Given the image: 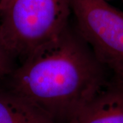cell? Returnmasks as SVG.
<instances>
[{"mask_svg":"<svg viewBox=\"0 0 123 123\" xmlns=\"http://www.w3.org/2000/svg\"><path fill=\"white\" fill-rule=\"evenodd\" d=\"M68 123H123V81H107Z\"/></svg>","mask_w":123,"mask_h":123,"instance_id":"cell-4","label":"cell"},{"mask_svg":"<svg viewBox=\"0 0 123 123\" xmlns=\"http://www.w3.org/2000/svg\"><path fill=\"white\" fill-rule=\"evenodd\" d=\"M0 123H58L14 92H0Z\"/></svg>","mask_w":123,"mask_h":123,"instance_id":"cell-5","label":"cell"},{"mask_svg":"<svg viewBox=\"0 0 123 123\" xmlns=\"http://www.w3.org/2000/svg\"><path fill=\"white\" fill-rule=\"evenodd\" d=\"M77 31L114 78L123 81V12L105 0H69Z\"/></svg>","mask_w":123,"mask_h":123,"instance_id":"cell-3","label":"cell"},{"mask_svg":"<svg viewBox=\"0 0 123 123\" xmlns=\"http://www.w3.org/2000/svg\"><path fill=\"white\" fill-rule=\"evenodd\" d=\"M69 0H0V38L10 55L23 58L68 26Z\"/></svg>","mask_w":123,"mask_h":123,"instance_id":"cell-2","label":"cell"},{"mask_svg":"<svg viewBox=\"0 0 123 123\" xmlns=\"http://www.w3.org/2000/svg\"><path fill=\"white\" fill-rule=\"evenodd\" d=\"M106 69L68 26L14 71L12 92L58 123H68L107 81Z\"/></svg>","mask_w":123,"mask_h":123,"instance_id":"cell-1","label":"cell"},{"mask_svg":"<svg viewBox=\"0 0 123 123\" xmlns=\"http://www.w3.org/2000/svg\"><path fill=\"white\" fill-rule=\"evenodd\" d=\"M9 53L4 47L0 38V77H3L9 71Z\"/></svg>","mask_w":123,"mask_h":123,"instance_id":"cell-6","label":"cell"}]
</instances>
